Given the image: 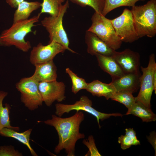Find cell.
<instances>
[{"label":"cell","mask_w":156,"mask_h":156,"mask_svg":"<svg viewBox=\"0 0 156 156\" xmlns=\"http://www.w3.org/2000/svg\"><path fill=\"white\" fill-rule=\"evenodd\" d=\"M131 11L140 38L155 37L156 34V0H150L143 5H135L132 7Z\"/></svg>","instance_id":"cell-3"},{"label":"cell","mask_w":156,"mask_h":156,"mask_svg":"<svg viewBox=\"0 0 156 156\" xmlns=\"http://www.w3.org/2000/svg\"><path fill=\"white\" fill-rule=\"evenodd\" d=\"M40 12L28 19L13 23L11 27L3 31L0 35V46H14L23 52H27L31 48L30 42L25 39L26 36L32 32V28L39 21Z\"/></svg>","instance_id":"cell-2"},{"label":"cell","mask_w":156,"mask_h":156,"mask_svg":"<svg viewBox=\"0 0 156 156\" xmlns=\"http://www.w3.org/2000/svg\"><path fill=\"white\" fill-rule=\"evenodd\" d=\"M87 52L92 55L99 54L112 56L115 51L106 44L93 33L88 31L85 34Z\"/></svg>","instance_id":"cell-13"},{"label":"cell","mask_w":156,"mask_h":156,"mask_svg":"<svg viewBox=\"0 0 156 156\" xmlns=\"http://www.w3.org/2000/svg\"><path fill=\"white\" fill-rule=\"evenodd\" d=\"M66 50L62 45L53 41L46 45L40 42L33 47L30 53L29 61L34 66L49 62L53 60L57 54L64 53Z\"/></svg>","instance_id":"cell-10"},{"label":"cell","mask_w":156,"mask_h":156,"mask_svg":"<svg viewBox=\"0 0 156 156\" xmlns=\"http://www.w3.org/2000/svg\"><path fill=\"white\" fill-rule=\"evenodd\" d=\"M86 90L93 96H103L107 100L111 99L116 92L115 88L111 83L107 84L98 80H94L88 83Z\"/></svg>","instance_id":"cell-17"},{"label":"cell","mask_w":156,"mask_h":156,"mask_svg":"<svg viewBox=\"0 0 156 156\" xmlns=\"http://www.w3.org/2000/svg\"><path fill=\"white\" fill-rule=\"evenodd\" d=\"M140 73H125L122 76L112 80L111 83L116 92L127 91L132 93L137 92L140 87Z\"/></svg>","instance_id":"cell-14"},{"label":"cell","mask_w":156,"mask_h":156,"mask_svg":"<svg viewBox=\"0 0 156 156\" xmlns=\"http://www.w3.org/2000/svg\"><path fill=\"white\" fill-rule=\"evenodd\" d=\"M65 0H43L41 3L40 13H47L50 16H55L58 14L60 8Z\"/></svg>","instance_id":"cell-24"},{"label":"cell","mask_w":156,"mask_h":156,"mask_svg":"<svg viewBox=\"0 0 156 156\" xmlns=\"http://www.w3.org/2000/svg\"><path fill=\"white\" fill-rule=\"evenodd\" d=\"M111 21L117 35L122 42L131 43L140 38L135 29L131 10L125 9L120 16Z\"/></svg>","instance_id":"cell-9"},{"label":"cell","mask_w":156,"mask_h":156,"mask_svg":"<svg viewBox=\"0 0 156 156\" xmlns=\"http://www.w3.org/2000/svg\"><path fill=\"white\" fill-rule=\"evenodd\" d=\"M91 20L92 24L88 31L95 34L113 50L120 48L122 42L117 35L111 19L95 12Z\"/></svg>","instance_id":"cell-5"},{"label":"cell","mask_w":156,"mask_h":156,"mask_svg":"<svg viewBox=\"0 0 156 156\" xmlns=\"http://www.w3.org/2000/svg\"><path fill=\"white\" fill-rule=\"evenodd\" d=\"M148 141L152 145L154 148L155 152V155L156 153V134L155 131L151 132L149 135L147 137Z\"/></svg>","instance_id":"cell-30"},{"label":"cell","mask_w":156,"mask_h":156,"mask_svg":"<svg viewBox=\"0 0 156 156\" xmlns=\"http://www.w3.org/2000/svg\"><path fill=\"white\" fill-rule=\"evenodd\" d=\"M24 0H6L7 3L12 8H17L18 5Z\"/></svg>","instance_id":"cell-31"},{"label":"cell","mask_w":156,"mask_h":156,"mask_svg":"<svg viewBox=\"0 0 156 156\" xmlns=\"http://www.w3.org/2000/svg\"><path fill=\"white\" fill-rule=\"evenodd\" d=\"M132 114L140 118L146 122L155 121L156 115L148 107L139 101H136L126 113V115Z\"/></svg>","instance_id":"cell-20"},{"label":"cell","mask_w":156,"mask_h":156,"mask_svg":"<svg viewBox=\"0 0 156 156\" xmlns=\"http://www.w3.org/2000/svg\"><path fill=\"white\" fill-rule=\"evenodd\" d=\"M92 103L91 100L87 96L83 95L73 104H65L60 103L55 105V114L61 117L64 114L68 113L72 110L76 111H83L90 114L96 117L99 127L101 128L99 121H103L109 118L111 116L122 117L123 115L119 113L107 114L99 112L92 107Z\"/></svg>","instance_id":"cell-7"},{"label":"cell","mask_w":156,"mask_h":156,"mask_svg":"<svg viewBox=\"0 0 156 156\" xmlns=\"http://www.w3.org/2000/svg\"><path fill=\"white\" fill-rule=\"evenodd\" d=\"M145 0H105V4L101 14L105 16L113 10L121 6L132 7L136 3L140 1Z\"/></svg>","instance_id":"cell-23"},{"label":"cell","mask_w":156,"mask_h":156,"mask_svg":"<svg viewBox=\"0 0 156 156\" xmlns=\"http://www.w3.org/2000/svg\"><path fill=\"white\" fill-rule=\"evenodd\" d=\"M153 83L154 90L155 94L156 93V70L154 72L153 75Z\"/></svg>","instance_id":"cell-32"},{"label":"cell","mask_w":156,"mask_h":156,"mask_svg":"<svg viewBox=\"0 0 156 156\" xmlns=\"http://www.w3.org/2000/svg\"><path fill=\"white\" fill-rule=\"evenodd\" d=\"M125 105L127 108H130L136 102L135 97L132 93L127 91L116 92L110 99Z\"/></svg>","instance_id":"cell-25"},{"label":"cell","mask_w":156,"mask_h":156,"mask_svg":"<svg viewBox=\"0 0 156 156\" xmlns=\"http://www.w3.org/2000/svg\"><path fill=\"white\" fill-rule=\"evenodd\" d=\"M41 3L37 1H24L18 5L13 16V23L29 19L31 13L41 7Z\"/></svg>","instance_id":"cell-18"},{"label":"cell","mask_w":156,"mask_h":156,"mask_svg":"<svg viewBox=\"0 0 156 156\" xmlns=\"http://www.w3.org/2000/svg\"><path fill=\"white\" fill-rule=\"evenodd\" d=\"M73 3L82 7L89 6L96 12L101 14L103 8L105 0H69Z\"/></svg>","instance_id":"cell-27"},{"label":"cell","mask_w":156,"mask_h":156,"mask_svg":"<svg viewBox=\"0 0 156 156\" xmlns=\"http://www.w3.org/2000/svg\"><path fill=\"white\" fill-rule=\"evenodd\" d=\"M69 5V1L67 0L60 7L57 15L45 17L41 23L49 33V43L53 41L55 42L62 45L66 49L75 53L76 52L69 47V40L63 25V18Z\"/></svg>","instance_id":"cell-4"},{"label":"cell","mask_w":156,"mask_h":156,"mask_svg":"<svg viewBox=\"0 0 156 156\" xmlns=\"http://www.w3.org/2000/svg\"><path fill=\"white\" fill-rule=\"evenodd\" d=\"M7 92L3 91H0V131L4 128H8L19 131L20 128L18 127L12 126L10 124L9 113L11 107L7 103L4 107L3 105V101L7 95Z\"/></svg>","instance_id":"cell-21"},{"label":"cell","mask_w":156,"mask_h":156,"mask_svg":"<svg viewBox=\"0 0 156 156\" xmlns=\"http://www.w3.org/2000/svg\"><path fill=\"white\" fill-rule=\"evenodd\" d=\"M34 66L35 71L31 77L35 80L39 82L56 80L57 68L53 60Z\"/></svg>","instance_id":"cell-15"},{"label":"cell","mask_w":156,"mask_h":156,"mask_svg":"<svg viewBox=\"0 0 156 156\" xmlns=\"http://www.w3.org/2000/svg\"><path fill=\"white\" fill-rule=\"evenodd\" d=\"M125 134L118 138V142L120 144L121 148L122 150L127 149L132 146L140 144V141L136 136V132L133 128L126 129Z\"/></svg>","instance_id":"cell-22"},{"label":"cell","mask_w":156,"mask_h":156,"mask_svg":"<svg viewBox=\"0 0 156 156\" xmlns=\"http://www.w3.org/2000/svg\"><path fill=\"white\" fill-rule=\"evenodd\" d=\"M51 117V119L38 122L53 126L56 130L59 140L55 148V153L58 154L64 149L67 156H75L77 142L85 137L84 134L79 132L81 124L85 118L84 114L79 111L69 117L62 118L54 115Z\"/></svg>","instance_id":"cell-1"},{"label":"cell","mask_w":156,"mask_h":156,"mask_svg":"<svg viewBox=\"0 0 156 156\" xmlns=\"http://www.w3.org/2000/svg\"><path fill=\"white\" fill-rule=\"evenodd\" d=\"M142 75L140 78V90L135 97L136 101H139L146 106L151 108V101L154 87L153 75L156 70L155 55H150L147 66L141 67Z\"/></svg>","instance_id":"cell-8"},{"label":"cell","mask_w":156,"mask_h":156,"mask_svg":"<svg viewBox=\"0 0 156 156\" xmlns=\"http://www.w3.org/2000/svg\"><path fill=\"white\" fill-rule=\"evenodd\" d=\"M66 72L70 77L72 80V91L75 94L80 90L86 89L88 85L85 80L78 77L73 73L69 68L66 69Z\"/></svg>","instance_id":"cell-26"},{"label":"cell","mask_w":156,"mask_h":156,"mask_svg":"<svg viewBox=\"0 0 156 156\" xmlns=\"http://www.w3.org/2000/svg\"><path fill=\"white\" fill-rule=\"evenodd\" d=\"M38 87L43 102L48 107H50L55 101L61 102L66 98L65 86L62 82L56 80L39 82Z\"/></svg>","instance_id":"cell-11"},{"label":"cell","mask_w":156,"mask_h":156,"mask_svg":"<svg viewBox=\"0 0 156 156\" xmlns=\"http://www.w3.org/2000/svg\"><path fill=\"white\" fill-rule=\"evenodd\" d=\"M95 56L99 67L111 76L112 80L124 74L120 66L112 57L99 54H97Z\"/></svg>","instance_id":"cell-16"},{"label":"cell","mask_w":156,"mask_h":156,"mask_svg":"<svg viewBox=\"0 0 156 156\" xmlns=\"http://www.w3.org/2000/svg\"><path fill=\"white\" fill-rule=\"evenodd\" d=\"M22 154L18 150H15L12 146H0V156H22Z\"/></svg>","instance_id":"cell-29"},{"label":"cell","mask_w":156,"mask_h":156,"mask_svg":"<svg viewBox=\"0 0 156 156\" xmlns=\"http://www.w3.org/2000/svg\"><path fill=\"white\" fill-rule=\"evenodd\" d=\"M82 143L87 147L89 150L85 156H101L96 147L94 139L92 135L89 136L88 139H84Z\"/></svg>","instance_id":"cell-28"},{"label":"cell","mask_w":156,"mask_h":156,"mask_svg":"<svg viewBox=\"0 0 156 156\" xmlns=\"http://www.w3.org/2000/svg\"><path fill=\"white\" fill-rule=\"evenodd\" d=\"M111 57L125 73H140V55L138 52L126 49L121 52L115 51Z\"/></svg>","instance_id":"cell-12"},{"label":"cell","mask_w":156,"mask_h":156,"mask_svg":"<svg viewBox=\"0 0 156 156\" xmlns=\"http://www.w3.org/2000/svg\"><path fill=\"white\" fill-rule=\"evenodd\" d=\"M32 129H29L23 132H18L12 129L4 128L0 131V134L3 136L13 138L25 145L33 156L38 155L31 147L29 143L30 136Z\"/></svg>","instance_id":"cell-19"},{"label":"cell","mask_w":156,"mask_h":156,"mask_svg":"<svg viewBox=\"0 0 156 156\" xmlns=\"http://www.w3.org/2000/svg\"><path fill=\"white\" fill-rule=\"evenodd\" d=\"M39 83L31 76L21 78L16 84V88L21 93V102L31 111L41 106L43 102Z\"/></svg>","instance_id":"cell-6"}]
</instances>
